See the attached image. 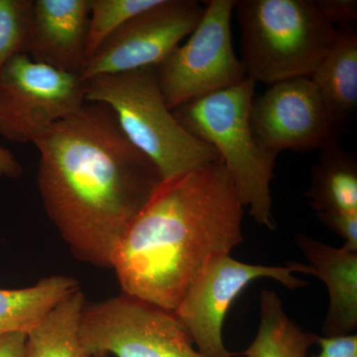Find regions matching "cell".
I'll list each match as a JSON object with an SVG mask.
<instances>
[{
  "label": "cell",
  "mask_w": 357,
  "mask_h": 357,
  "mask_svg": "<svg viewBox=\"0 0 357 357\" xmlns=\"http://www.w3.org/2000/svg\"><path fill=\"white\" fill-rule=\"evenodd\" d=\"M47 215L79 261L112 269L124 232L162 178L107 105L91 102L32 141Z\"/></svg>",
  "instance_id": "obj_1"
},
{
  "label": "cell",
  "mask_w": 357,
  "mask_h": 357,
  "mask_svg": "<svg viewBox=\"0 0 357 357\" xmlns=\"http://www.w3.org/2000/svg\"><path fill=\"white\" fill-rule=\"evenodd\" d=\"M243 213L220 159L162 181L115 249L121 293L175 311L204 265L243 243Z\"/></svg>",
  "instance_id": "obj_2"
},
{
  "label": "cell",
  "mask_w": 357,
  "mask_h": 357,
  "mask_svg": "<svg viewBox=\"0 0 357 357\" xmlns=\"http://www.w3.org/2000/svg\"><path fill=\"white\" fill-rule=\"evenodd\" d=\"M256 84L248 77L236 86L184 103L172 112L188 132L218 152L253 220L274 230L277 223L272 215L270 184L277 155L257 142L249 123Z\"/></svg>",
  "instance_id": "obj_3"
},
{
  "label": "cell",
  "mask_w": 357,
  "mask_h": 357,
  "mask_svg": "<svg viewBox=\"0 0 357 357\" xmlns=\"http://www.w3.org/2000/svg\"><path fill=\"white\" fill-rule=\"evenodd\" d=\"M84 84L86 100L103 103L114 112L122 132L153 162L163 180L220 159L211 145L188 132L167 107L156 67L102 75Z\"/></svg>",
  "instance_id": "obj_4"
},
{
  "label": "cell",
  "mask_w": 357,
  "mask_h": 357,
  "mask_svg": "<svg viewBox=\"0 0 357 357\" xmlns=\"http://www.w3.org/2000/svg\"><path fill=\"white\" fill-rule=\"evenodd\" d=\"M234 10L241 62L256 83L310 77L337 38L314 0H237Z\"/></svg>",
  "instance_id": "obj_5"
},
{
  "label": "cell",
  "mask_w": 357,
  "mask_h": 357,
  "mask_svg": "<svg viewBox=\"0 0 357 357\" xmlns=\"http://www.w3.org/2000/svg\"><path fill=\"white\" fill-rule=\"evenodd\" d=\"M79 337L91 356L204 357L174 312L124 293L86 303Z\"/></svg>",
  "instance_id": "obj_6"
},
{
  "label": "cell",
  "mask_w": 357,
  "mask_h": 357,
  "mask_svg": "<svg viewBox=\"0 0 357 357\" xmlns=\"http://www.w3.org/2000/svg\"><path fill=\"white\" fill-rule=\"evenodd\" d=\"M203 17L184 45L156 66L157 79L169 109L241 83L245 69L232 47L236 0L204 1Z\"/></svg>",
  "instance_id": "obj_7"
},
{
  "label": "cell",
  "mask_w": 357,
  "mask_h": 357,
  "mask_svg": "<svg viewBox=\"0 0 357 357\" xmlns=\"http://www.w3.org/2000/svg\"><path fill=\"white\" fill-rule=\"evenodd\" d=\"M294 273L307 274V265L291 261L285 266H266L238 261L229 253L213 256L185 291L174 314L204 357H236L222 340L223 323L232 303L256 279H273L291 291L305 287L307 282Z\"/></svg>",
  "instance_id": "obj_8"
},
{
  "label": "cell",
  "mask_w": 357,
  "mask_h": 357,
  "mask_svg": "<svg viewBox=\"0 0 357 357\" xmlns=\"http://www.w3.org/2000/svg\"><path fill=\"white\" fill-rule=\"evenodd\" d=\"M84 102L79 75L20 54L0 70V135L11 142H32L56 122L79 112Z\"/></svg>",
  "instance_id": "obj_9"
},
{
  "label": "cell",
  "mask_w": 357,
  "mask_h": 357,
  "mask_svg": "<svg viewBox=\"0 0 357 357\" xmlns=\"http://www.w3.org/2000/svg\"><path fill=\"white\" fill-rule=\"evenodd\" d=\"M204 13V6L194 0H160L103 41L84 66L82 82L156 67L194 31Z\"/></svg>",
  "instance_id": "obj_10"
},
{
  "label": "cell",
  "mask_w": 357,
  "mask_h": 357,
  "mask_svg": "<svg viewBox=\"0 0 357 357\" xmlns=\"http://www.w3.org/2000/svg\"><path fill=\"white\" fill-rule=\"evenodd\" d=\"M249 123L257 142L277 156L284 150L321 151L338 142L337 130L309 77L278 82L253 96Z\"/></svg>",
  "instance_id": "obj_11"
},
{
  "label": "cell",
  "mask_w": 357,
  "mask_h": 357,
  "mask_svg": "<svg viewBox=\"0 0 357 357\" xmlns=\"http://www.w3.org/2000/svg\"><path fill=\"white\" fill-rule=\"evenodd\" d=\"M89 20V0H35L26 54L35 62L81 76Z\"/></svg>",
  "instance_id": "obj_12"
},
{
  "label": "cell",
  "mask_w": 357,
  "mask_h": 357,
  "mask_svg": "<svg viewBox=\"0 0 357 357\" xmlns=\"http://www.w3.org/2000/svg\"><path fill=\"white\" fill-rule=\"evenodd\" d=\"M296 244L306 258L307 274L325 283L328 312L321 331L324 337L354 333L357 328V252L335 248L306 234H298Z\"/></svg>",
  "instance_id": "obj_13"
},
{
  "label": "cell",
  "mask_w": 357,
  "mask_h": 357,
  "mask_svg": "<svg viewBox=\"0 0 357 357\" xmlns=\"http://www.w3.org/2000/svg\"><path fill=\"white\" fill-rule=\"evenodd\" d=\"M310 79L337 130L351 119L357 107V33L354 25L338 29L332 49Z\"/></svg>",
  "instance_id": "obj_14"
},
{
  "label": "cell",
  "mask_w": 357,
  "mask_h": 357,
  "mask_svg": "<svg viewBox=\"0 0 357 357\" xmlns=\"http://www.w3.org/2000/svg\"><path fill=\"white\" fill-rule=\"evenodd\" d=\"M73 277H45L31 287L0 289V333L31 332L65 298L79 290Z\"/></svg>",
  "instance_id": "obj_15"
},
{
  "label": "cell",
  "mask_w": 357,
  "mask_h": 357,
  "mask_svg": "<svg viewBox=\"0 0 357 357\" xmlns=\"http://www.w3.org/2000/svg\"><path fill=\"white\" fill-rule=\"evenodd\" d=\"M316 213L357 211V162L338 142L321 150L305 194Z\"/></svg>",
  "instance_id": "obj_16"
},
{
  "label": "cell",
  "mask_w": 357,
  "mask_h": 357,
  "mask_svg": "<svg viewBox=\"0 0 357 357\" xmlns=\"http://www.w3.org/2000/svg\"><path fill=\"white\" fill-rule=\"evenodd\" d=\"M318 337L289 318L277 293L263 290L257 333L241 354L244 357H307Z\"/></svg>",
  "instance_id": "obj_17"
},
{
  "label": "cell",
  "mask_w": 357,
  "mask_h": 357,
  "mask_svg": "<svg viewBox=\"0 0 357 357\" xmlns=\"http://www.w3.org/2000/svg\"><path fill=\"white\" fill-rule=\"evenodd\" d=\"M84 305L81 289L59 303L27 333L26 357H93L84 349L79 337Z\"/></svg>",
  "instance_id": "obj_18"
},
{
  "label": "cell",
  "mask_w": 357,
  "mask_h": 357,
  "mask_svg": "<svg viewBox=\"0 0 357 357\" xmlns=\"http://www.w3.org/2000/svg\"><path fill=\"white\" fill-rule=\"evenodd\" d=\"M160 0H89L86 62L110 35Z\"/></svg>",
  "instance_id": "obj_19"
},
{
  "label": "cell",
  "mask_w": 357,
  "mask_h": 357,
  "mask_svg": "<svg viewBox=\"0 0 357 357\" xmlns=\"http://www.w3.org/2000/svg\"><path fill=\"white\" fill-rule=\"evenodd\" d=\"M33 0H0V70L10 59L26 54Z\"/></svg>",
  "instance_id": "obj_20"
},
{
  "label": "cell",
  "mask_w": 357,
  "mask_h": 357,
  "mask_svg": "<svg viewBox=\"0 0 357 357\" xmlns=\"http://www.w3.org/2000/svg\"><path fill=\"white\" fill-rule=\"evenodd\" d=\"M317 217L344 239L342 248L357 252V211H328L317 213Z\"/></svg>",
  "instance_id": "obj_21"
},
{
  "label": "cell",
  "mask_w": 357,
  "mask_h": 357,
  "mask_svg": "<svg viewBox=\"0 0 357 357\" xmlns=\"http://www.w3.org/2000/svg\"><path fill=\"white\" fill-rule=\"evenodd\" d=\"M314 2L319 13L333 26L354 25L357 20L356 0H314Z\"/></svg>",
  "instance_id": "obj_22"
},
{
  "label": "cell",
  "mask_w": 357,
  "mask_h": 357,
  "mask_svg": "<svg viewBox=\"0 0 357 357\" xmlns=\"http://www.w3.org/2000/svg\"><path fill=\"white\" fill-rule=\"evenodd\" d=\"M317 344L321 347V351L312 357L357 356L356 333L340 337H319Z\"/></svg>",
  "instance_id": "obj_23"
},
{
  "label": "cell",
  "mask_w": 357,
  "mask_h": 357,
  "mask_svg": "<svg viewBox=\"0 0 357 357\" xmlns=\"http://www.w3.org/2000/svg\"><path fill=\"white\" fill-rule=\"evenodd\" d=\"M27 333H0V357H26Z\"/></svg>",
  "instance_id": "obj_24"
},
{
  "label": "cell",
  "mask_w": 357,
  "mask_h": 357,
  "mask_svg": "<svg viewBox=\"0 0 357 357\" xmlns=\"http://www.w3.org/2000/svg\"><path fill=\"white\" fill-rule=\"evenodd\" d=\"M23 173V168L13 154L6 148L0 146V178H20Z\"/></svg>",
  "instance_id": "obj_25"
},
{
  "label": "cell",
  "mask_w": 357,
  "mask_h": 357,
  "mask_svg": "<svg viewBox=\"0 0 357 357\" xmlns=\"http://www.w3.org/2000/svg\"><path fill=\"white\" fill-rule=\"evenodd\" d=\"M93 357H109V354L98 352V354H93Z\"/></svg>",
  "instance_id": "obj_26"
},
{
  "label": "cell",
  "mask_w": 357,
  "mask_h": 357,
  "mask_svg": "<svg viewBox=\"0 0 357 357\" xmlns=\"http://www.w3.org/2000/svg\"><path fill=\"white\" fill-rule=\"evenodd\" d=\"M354 357H357V356H354Z\"/></svg>",
  "instance_id": "obj_27"
}]
</instances>
